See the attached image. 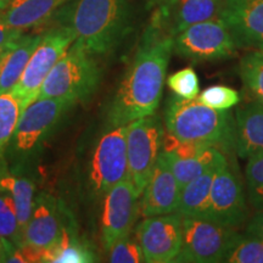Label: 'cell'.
<instances>
[{"label":"cell","instance_id":"9c48e42d","mask_svg":"<svg viewBox=\"0 0 263 263\" xmlns=\"http://www.w3.org/2000/svg\"><path fill=\"white\" fill-rule=\"evenodd\" d=\"M126 126L128 178L141 196L162 147L164 132L155 115L141 117Z\"/></svg>","mask_w":263,"mask_h":263},{"label":"cell","instance_id":"6da1fadb","mask_svg":"<svg viewBox=\"0 0 263 263\" xmlns=\"http://www.w3.org/2000/svg\"><path fill=\"white\" fill-rule=\"evenodd\" d=\"M173 50L174 37L154 17L108 108V126H126L155 114Z\"/></svg>","mask_w":263,"mask_h":263},{"label":"cell","instance_id":"4dcf8cb0","mask_svg":"<svg viewBox=\"0 0 263 263\" xmlns=\"http://www.w3.org/2000/svg\"><path fill=\"white\" fill-rule=\"evenodd\" d=\"M197 100L215 110L226 111L240 103L238 91L227 85H212L199 93Z\"/></svg>","mask_w":263,"mask_h":263},{"label":"cell","instance_id":"7402d4cb","mask_svg":"<svg viewBox=\"0 0 263 263\" xmlns=\"http://www.w3.org/2000/svg\"><path fill=\"white\" fill-rule=\"evenodd\" d=\"M227 160L222 159L219 162L212 164L202 174L193 179L192 182L183 186L180 190L179 205L177 212L182 217H203L207 202L210 199L212 183L215 179L217 170Z\"/></svg>","mask_w":263,"mask_h":263},{"label":"cell","instance_id":"44dd1931","mask_svg":"<svg viewBox=\"0 0 263 263\" xmlns=\"http://www.w3.org/2000/svg\"><path fill=\"white\" fill-rule=\"evenodd\" d=\"M67 210L65 209L64 224L60 240L54 249L43 255L42 262H58V263H85L94 262L95 255L85 242L78 239L77 230L73 219L67 217Z\"/></svg>","mask_w":263,"mask_h":263},{"label":"cell","instance_id":"2e32d148","mask_svg":"<svg viewBox=\"0 0 263 263\" xmlns=\"http://www.w3.org/2000/svg\"><path fill=\"white\" fill-rule=\"evenodd\" d=\"M178 180L171 170L162 151H160L149 182L141 194L140 215L144 218L177 212L180 199Z\"/></svg>","mask_w":263,"mask_h":263},{"label":"cell","instance_id":"4fadbf2b","mask_svg":"<svg viewBox=\"0 0 263 263\" xmlns=\"http://www.w3.org/2000/svg\"><path fill=\"white\" fill-rule=\"evenodd\" d=\"M136 235L146 262H174L183 244L182 216L172 212L146 217L137 227Z\"/></svg>","mask_w":263,"mask_h":263},{"label":"cell","instance_id":"5bb4252c","mask_svg":"<svg viewBox=\"0 0 263 263\" xmlns=\"http://www.w3.org/2000/svg\"><path fill=\"white\" fill-rule=\"evenodd\" d=\"M65 207L51 194H35L32 212L24 230V244L43 255L54 249L60 240Z\"/></svg>","mask_w":263,"mask_h":263},{"label":"cell","instance_id":"ffe728a7","mask_svg":"<svg viewBox=\"0 0 263 263\" xmlns=\"http://www.w3.org/2000/svg\"><path fill=\"white\" fill-rule=\"evenodd\" d=\"M67 2L68 0H14L3 11L10 26L26 31L50 21L58 10Z\"/></svg>","mask_w":263,"mask_h":263},{"label":"cell","instance_id":"d6986e66","mask_svg":"<svg viewBox=\"0 0 263 263\" xmlns=\"http://www.w3.org/2000/svg\"><path fill=\"white\" fill-rule=\"evenodd\" d=\"M41 39L42 34L24 33L5 48L0 61V94L8 93L15 87Z\"/></svg>","mask_w":263,"mask_h":263},{"label":"cell","instance_id":"e0dca14e","mask_svg":"<svg viewBox=\"0 0 263 263\" xmlns=\"http://www.w3.org/2000/svg\"><path fill=\"white\" fill-rule=\"evenodd\" d=\"M160 4L155 17L173 37L197 22L219 17L222 0H156Z\"/></svg>","mask_w":263,"mask_h":263},{"label":"cell","instance_id":"f546056e","mask_svg":"<svg viewBox=\"0 0 263 263\" xmlns=\"http://www.w3.org/2000/svg\"><path fill=\"white\" fill-rule=\"evenodd\" d=\"M107 252L108 261L112 263L146 262L137 235H133L132 232L118 239Z\"/></svg>","mask_w":263,"mask_h":263},{"label":"cell","instance_id":"836d02e7","mask_svg":"<svg viewBox=\"0 0 263 263\" xmlns=\"http://www.w3.org/2000/svg\"><path fill=\"white\" fill-rule=\"evenodd\" d=\"M246 233L263 240V210L257 211V213L250 219L246 224Z\"/></svg>","mask_w":263,"mask_h":263},{"label":"cell","instance_id":"e575fe53","mask_svg":"<svg viewBox=\"0 0 263 263\" xmlns=\"http://www.w3.org/2000/svg\"><path fill=\"white\" fill-rule=\"evenodd\" d=\"M12 250L14 249L10 248V246L6 245L5 242L0 239V262H6V258H8L9 254Z\"/></svg>","mask_w":263,"mask_h":263},{"label":"cell","instance_id":"7a4b0ae2","mask_svg":"<svg viewBox=\"0 0 263 263\" xmlns=\"http://www.w3.org/2000/svg\"><path fill=\"white\" fill-rule=\"evenodd\" d=\"M70 28L76 41L95 58L106 57L122 43L130 27L128 0H68L52 18Z\"/></svg>","mask_w":263,"mask_h":263},{"label":"cell","instance_id":"9a60e30c","mask_svg":"<svg viewBox=\"0 0 263 263\" xmlns=\"http://www.w3.org/2000/svg\"><path fill=\"white\" fill-rule=\"evenodd\" d=\"M219 17L236 47L263 51V0H226Z\"/></svg>","mask_w":263,"mask_h":263},{"label":"cell","instance_id":"8d00e7d4","mask_svg":"<svg viewBox=\"0 0 263 263\" xmlns=\"http://www.w3.org/2000/svg\"><path fill=\"white\" fill-rule=\"evenodd\" d=\"M4 50H5V48L4 49H0V61H2V58H3V54H4Z\"/></svg>","mask_w":263,"mask_h":263},{"label":"cell","instance_id":"ac0fdd59","mask_svg":"<svg viewBox=\"0 0 263 263\" xmlns=\"http://www.w3.org/2000/svg\"><path fill=\"white\" fill-rule=\"evenodd\" d=\"M234 147L241 159L263 153V105L254 101L236 110Z\"/></svg>","mask_w":263,"mask_h":263},{"label":"cell","instance_id":"8992f818","mask_svg":"<svg viewBox=\"0 0 263 263\" xmlns=\"http://www.w3.org/2000/svg\"><path fill=\"white\" fill-rule=\"evenodd\" d=\"M127 126L110 127L98 140L87 171V188L95 199L128 178Z\"/></svg>","mask_w":263,"mask_h":263},{"label":"cell","instance_id":"d6a6232c","mask_svg":"<svg viewBox=\"0 0 263 263\" xmlns=\"http://www.w3.org/2000/svg\"><path fill=\"white\" fill-rule=\"evenodd\" d=\"M24 32L25 31H21V29L10 26L5 20L4 11L0 10V49H4L9 44H11L20 35L24 34Z\"/></svg>","mask_w":263,"mask_h":263},{"label":"cell","instance_id":"1f68e13d","mask_svg":"<svg viewBox=\"0 0 263 263\" xmlns=\"http://www.w3.org/2000/svg\"><path fill=\"white\" fill-rule=\"evenodd\" d=\"M167 85L174 95L183 99H196L200 93L199 77L193 67H185L174 72L167 78Z\"/></svg>","mask_w":263,"mask_h":263},{"label":"cell","instance_id":"8fae6325","mask_svg":"<svg viewBox=\"0 0 263 263\" xmlns=\"http://www.w3.org/2000/svg\"><path fill=\"white\" fill-rule=\"evenodd\" d=\"M101 212V244L108 251L118 239L132 232L140 213V195L129 178L104 195Z\"/></svg>","mask_w":263,"mask_h":263},{"label":"cell","instance_id":"7c38bea8","mask_svg":"<svg viewBox=\"0 0 263 263\" xmlns=\"http://www.w3.org/2000/svg\"><path fill=\"white\" fill-rule=\"evenodd\" d=\"M248 216L242 184L226 160L217 170L202 218L235 229L244 224Z\"/></svg>","mask_w":263,"mask_h":263},{"label":"cell","instance_id":"484cf974","mask_svg":"<svg viewBox=\"0 0 263 263\" xmlns=\"http://www.w3.org/2000/svg\"><path fill=\"white\" fill-rule=\"evenodd\" d=\"M239 74L256 103L263 105V51L252 50L241 59Z\"/></svg>","mask_w":263,"mask_h":263},{"label":"cell","instance_id":"30bf717a","mask_svg":"<svg viewBox=\"0 0 263 263\" xmlns=\"http://www.w3.org/2000/svg\"><path fill=\"white\" fill-rule=\"evenodd\" d=\"M234 38L221 17L197 22L174 35V51L193 61H215L236 54Z\"/></svg>","mask_w":263,"mask_h":263},{"label":"cell","instance_id":"d590c367","mask_svg":"<svg viewBox=\"0 0 263 263\" xmlns=\"http://www.w3.org/2000/svg\"><path fill=\"white\" fill-rule=\"evenodd\" d=\"M12 2H14V0H0V10H4L8 8Z\"/></svg>","mask_w":263,"mask_h":263},{"label":"cell","instance_id":"83f0119b","mask_svg":"<svg viewBox=\"0 0 263 263\" xmlns=\"http://www.w3.org/2000/svg\"><path fill=\"white\" fill-rule=\"evenodd\" d=\"M226 263H263V240L246 233L230 249Z\"/></svg>","mask_w":263,"mask_h":263},{"label":"cell","instance_id":"ba28073f","mask_svg":"<svg viewBox=\"0 0 263 263\" xmlns=\"http://www.w3.org/2000/svg\"><path fill=\"white\" fill-rule=\"evenodd\" d=\"M74 41L73 32L64 26L58 25L43 33L24 73L11 89L12 93L21 99L24 110L37 99L45 78Z\"/></svg>","mask_w":263,"mask_h":263},{"label":"cell","instance_id":"d4e9b609","mask_svg":"<svg viewBox=\"0 0 263 263\" xmlns=\"http://www.w3.org/2000/svg\"><path fill=\"white\" fill-rule=\"evenodd\" d=\"M0 239L11 249L22 248L24 232L20 226L11 194L0 184Z\"/></svg>","mask_w":263,"mask_h":263},{"label":"cell","instance_id":"603a6c76","mask_svg":"<svg viewBox=\"0 0 263 263\" xmlns=\"http://www.w3.org/2000/svg\"><path fill=\"white\" fill-rule=\"evenodd\" d=\"M0 184L11 194L14 199L20 226L24 232L31 216L33 202H34V182L18 171L0 167Z\"/></svg>","mask_w":263,"mask_h":263},{"label":"cell","instance_id":"4316f807","mask_svg":"<svg viewBox=\"0 0 263 263\" xmlns=\"http://www.w3.org/2000/svg\"><path fill=\"white\" fill-rule=\"evenodd\" d=\"M24 106L17 95L11 90L0 94V154L5 151L14 136Z\"/></svg>","mask_w":263,"mask_h":263},{"label":"cell","instance_id":"f1b7e54d","mask_svg":"<svg viewBox=\"0 0 263 263\" xmlns=\"http://www.w3.org/2000/svg\"><path fill=\"white\" fill-rule=\"evenodd\" d=\"M245 182L251 206L263 210V153L250 156L245 167Z\"/></svg>","mask_w":263,"mask_h":263},{"label":"cell","instance_id":"cb8c5ba5","mask_svg":"<svg viewBox=\"0 0 263 263\" xmlns=\"http://www.w3.org/2000/svg\"><path fill=\"white\" fill-rule=\"evenodd\" d=\"M162 154L166 157L174 177L178 180L180 188H183L185 184L192 182L193 179L202 174L212 164L219 162L226 157L223 151L216 146H209L200 154L193 157H188V159H180V157H177L173 154L163 150Z\"/></svg>","mask_w":263,"mask_h":263},{"label":"cell","instance_id":"3957f363","mask_svg":"<svg viewBox=\"0 0 263 263\" xmlns=\"http://www.w3.org/2000/svg\"><path fill=\"white\" fill-rule=\"evenodd\" d=\"M164 122L167 132L182 141L207 144L222 151L234 146L235 121L229 111L215 110L197 99L171 98Z\"/></svg>","mask_w":263,"mask_h":263},{"label":"cell","instance_id":"52a82bcc","mask_svg":"<svg viewBox=\"0 0 263 263\" xmlns=\"http://www.w3.org/2000/svg\"><path fill=\"white\" fill-rule=\"evenodd\" d=\"M183 244L174 262H224L239 233L201 217H182Z\"/></svg>","mask_w":263,"mask_h":263},{"label":"cell","instance_id":"5b68a950","mask_svg":"<svg viewBox=\"0 0 263 263\" xmlns=\"http://www.w3.org/2000/svg\"><path fill=\"white\" fill-rule=\"evenodd\" d=\"M64 99L38 98L25 107L10 140L8 155L16 162L28 161L42 149L64 115L73 106Z\"/></svg>","mask_w":263,"mask_h":263},{"label":"cell","instance_id":"277c9868","mask_svg":"<svg viewBox=\"0 0 263 263\" xmlns=\"http://www.w3.org/2000/svg\"><path fill=\"white\" fill-rule=\"evenodd\" d=\"M100 81L101 68L97 58L74 41L45 78L37 99L55 98L82 103L93 97Z\"/></svg>","mask_w":263,"mask_h":263}]
</instances>
